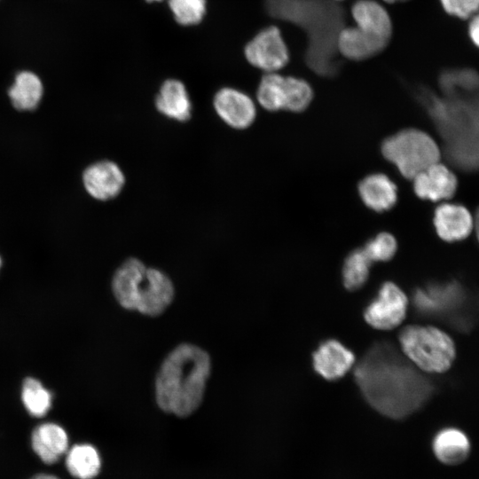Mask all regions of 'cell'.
Here are the masks:
<instances>
[{"instance_id": "1", "label": "cell", "mask_w": 479, "mask_h": 479, "mask_svg": "<svg viewBox=\"0 0 479 479\" xmlns=\"http://www.w3.org/2000/svg\"><path fill=\"white\" fill-rule=\"evenodd\" d=\"M420 372L391 346L378 344L357 366L355 375L371 405L386 416L402 419L419 409L432 391Z\"/></svg>"}, {"instance_id": "2", "label": "cell", "mask_w": 479, "mask_h": 479, "mask_svg": "<svg viewBox=\"0 0 479 479\" xmlns=\"http://www.w3.org/2000/svg\"><path fill=\"white\" fill-rule=\"evenodd\" d=\"M210 370V357L205 350L188 343L176 347L156 376L159 407L179 417L191 415L202 402Z\"/></svg>"}, {"instance_id": "3", "label": "cell", "mask_w": 479, "mask_h": 479, "mask_svg": "<svg viewBox=\"0 0 479 479\" xmlns=\"http://www.w3.org/2000/svg\"><path fill=\"white\" fill-rule=\"evenodd\" d=\"M112 289L122 307L151 317L163 313L173 301L175 293L170 279L164 272L146 268L133 257L116 270Z\"/></svg>"}, {"instance_id": "4", "label": "cell", "mask_w": 479, "mask_h": 479, "mask_svg": "<svg viewBox=\"0 0 479 479\" xmlns=\"http://www.w3.org/2000/svg\"><path fill=\"white\" fill-rule=\"evenodd\" d=\"M399 342L408 361L421 373H444L457 357L454 339L437 326H407L399 334Z\"/></svg>"}, {"instance_id": "5", "label": "cell", "mask_w": 479, "mask_h": 479, "mask_svg": "<svg viewBox=\"0 0 479 479\" xmlns=\"http://www.w3.org/2000/svg\"><path fill=\"white\" fill-rule=\"evenodd\" d=\"M381 152L409 179L439 162L441 158L436 141L428 133L412 128L387 137L382 142Z\"/></svg>"}, {"instance_id": "6", "label": "cell", "mask_w": 479, "mask_h": 479, "mask_svg": "<svg viewBox=\"0 0 479 479\" xmlns=\"http://www.w3.org/2000/svg\"><path fill=\"white\" fill-rule=\"evenodd\" d=\"M244 57L255 68L273 73L287 65L290 54L279 28L269 26L247 43Z\"/></svg>"}, {"instance_id": "7", "label": "cell", "mask_w": 479, "mask_h": 479, "mask_svg": "<svg viewBox=\"0 0 479 479\" xmlns=\"http://www.w3.org/2000/svg\"><path fill=\"white\" fill-rule=\"evenodd\" d=\"M408 299L394 283L382 285L377 298L365 309L366 322L376 329L389 330L399 326L405 318Z\"/></svg>"}, {"instance_id": "8", "label": "cell", "mask_w": 479, "mask_h": 479, "mask_svg": "<svg viewBox=\"0 0 479 479\" xmlns=\"http://www.w3.org/2000/svg\"><path fill=\"white\" fill-rule=\"evenodd\" d=\"M213 106L224 123L237 130L248 128L256 115V108L252 98L233 87L219 89L214 95Z\"/></svg>"}, {"instance_id": "9", "label": "cell", "mask_w": 479, "mask_h": 479, "mask_svg": "<svg viewBox=\"0 0 479 479\" xmlns=\"http://www.w3.org/2000/svg\"><path fill=\"white\" fill-rule=\"evenodd\" d=\"M86 192L98 200L117 197L125 185V176L114 161L103 160L88 166L82 177Z\"/></svg>"}, {"instance_id": "10", "label": "cell", "mask_w": 479, "mask_h": 479, "mask_svg": "<svg viewBox=\"0 0 479 479\" xmlns=\"http://www.w3.org/2000/svg\"><path fill=\"white\" fill-rule=\"evenodd\" d=\"M433 223L438 237L449 243L462 241L474 231V216L459 203L440 204L435 209Z\"/></svg>"}, {"instance_id": "11", "label": "cell", "mask_w": 479, "mask_h": 479, "mask_svg": "<svg viewBox=\"0 0 479 479\" xmlns=\"http://www.w3.org/2000/svg\"><path fill=\"white\" fill-rule=\"evenodd\" d=\"M412 180L416 195L431 201L450 200L458 188L456 175L440 161L420 172Z\"/></svg>"}, {"instance_id": "12", "label": "cell", "mask_w": 479, "mask_h": 479, "mask_svg": "<svg viewBox=\"0 0 479 479\" xmlns=\"http://www.w3.org/2000/svg\"><path fill=\"white\" fill-rule=\"evenodd\" d=\"M155 107L169 119L181 122L188 121L192 105L185 83L175 78L165 80L155 97Z\"/></svg>"}, {"instance_id": "13", "label": "cell", "mask_w": 479, "mask_h": 479, "mask_svg": "<svg viewBox=\"0 0 479 479\" xmlns=\"http://www.w3.org/2000/svg\"><path fill=\"white\" fill-rule=\"evenodd\" d=\"M355 26L365 33L389 43L393 27L388 11L377 1L358 0L351 7Z\"/></svg>"}, {"instance_id": "14", "label": "cell", "mask_w": 479, "mask_h": 479, "mask_svg": "<svg viewBox=\"0 0 479 479\" xmlns=\"http://www.w3.org/2000/svg\"><path fill=\"white\" fill-rule=\"evenodd\" d=\"M354 361V354L335 340L323 342L313 354L315 370L330 381L342 377Z\"/></svg>"}, {"instance_id": "15", "label": "cell", "mask_w": 479, "mask_h": 479, "mask_svg": "<svg viewBox=\"0 0 479 479\" xmlns=\"http://www.w3.org/2000/svg\"><path fill=\"white\" fill-rule=\"evenodd\" d=\"M31 445L42 461L52 464L67 453L68 436L60 425L54 422H44L33 430Z\"/></svg>"}, {"instance_id": "16", "label": "cell", "mask_w": 479, "mask_h": 479, "mask_svg": "<svg viewBox=\"0 0 479 479\" xmlns=\"http://www.w3.org/2000/svg\"><path fill=\"white\" fill-rule=\"evenodd\" d=\"M389 43L373 36L356 26L342 28L337 36L340 53L350 60L360 61L382 51Z\"/></svg>"}, {"instance_id": "17", "label": "cell", "mask_w": 479, "mask_h": 479, "mask_svg": "<svg viewBox=\"0 0 479 479\" xmlns=\"http://www.w3.org/2000/svg\"><path fill=\"white\" fill-rule=\"evenodd\" d=\"M358 192L363 202L371 209L382 212L390 209L397 202L395 184L384 174H372L361 180Z\"/></svg>"}, {"instance_id": "18", "label": "cell", "mask_w": 479, "mask_h": 479, "mask_svg": "<svg viewBox=\"0 0 479 479\" xmlns=\"http://www.w3.org/2000/svg\"><path fill=\"white\" fill-rule=\"evenodd\" d=\"M470 441L465 432L457 428L440 430L433 440V452L439 461L446 465L463 462L470 452Z\"/></svg>"}, {"instance_id": "19", "label": "cell", "mask_w": 479, "mask_h": 479, "mask_svg": "<svg viewBox=\"0 0 479 479\" xmlns=\"http://www.w3.org/2000/svg\"><path fill=\"white\" fill-rule=\"evenodd\" d=\"M43 93L40 78L34 73H19L8 95L12 106L20 111H31L37 107Z\"/></svg>"}, {"instance_id": "20", "label": "cell", "mask_w": 479, "mask_h": 479, "mask_svg": "<svg viewBox=\"0 0 479 479\" xmlns=\"http://www.w3.org/2000/svg\"><path fill=\"white\" fill-rule=\"evenodd\" d=\"M66 467L77 479H93L100 471V455L91 444H75L66 453Z\"/></svg>"}, {"instance_id": "21", "label": "cell", "mask_w": 479, "mask_h": 479, "mask_svg": "<svg viewBox=\"0 0 479 479\" xmlns=\"http://www.w3.org/2000/svg\"><path fill=\"white\" fill-rule=\"evenodd\" d=\"M20 398L26 411L35 418L45 416L52 406L51 392L34 377H27L23 381Z\"/></svg>"}, {"instance_id": "22", "label": "cell", "mask_w": 479, "mask_h": 479, "mask_svg": "<svg viewBox=\"0 0 479 479\" xmlns=\"http://www.w3.org/2000/svg\"><path fill=\"white\" fill-rule=\"evenodd\" d=\"M285 76L278 72L265 73L256 90L258 103L268 111L284 109Z\"/></svg>"}, {"instance_id": "23", "label": "cell", "mask_w": 479, "mask_h": 479, "mask_svg": "<svg viewBox=\"0 0 479 479\" xmlns=\"http://www.w3.org/2000/svg\"><path fill=\"white\" fill-rule=\"evenodd\" d=\"M372 263L363 247L353 250L343 265L344 286L349 290L360 288L369 277Z\"/></svg>"}, {"instance_id": "24", "label": "cell", "mask_w": 479, "mask_h": 479, "mask_svg": "<svg viewBox=\"0 0 479 479\" xmlns=\"http://www.w3.org/2000/svg\"><path fill=\"white\" fill-rule=\"evenodd\" d=\"M313 98L310 85L303 79L285 76L284 109L298 113L305 110Z\"/></svg>"}, {"instance_id": "25", "label": "cell", "mask_w": 479, "mask_h": 479, "mask_svg": "<svg viewBox=\"0 0 479 479\" xmlns=\"http://www.w3.org/2000/svg\"><path fill=\"white\" fill-rule=\"evenodd\" d=\"M175 21L184 27L200 24L207 13V0H168Z\"/></svg>"}, {"instance_id": "26", "label": "cell", "mask_w": 479, "mask_h": 479, "mask_svg": "<svg viewBox=\"0 0 479 479\" xmlns=\"http://www.w3.org/2000/svg\"><path fill=\"white\" fill-rule=\"evenodd\" d=\"M363 248L373 263L386 262L394 256L397 245L393 235L381 232L370 240Z\"/></svg>"}, {"instance_id": "27", "label": "cell", "mask_w": 479, "mask_h": 479, "mask_svg": "<svg viewBox=\"0 0 479 479\" xmlns=\"http://www.w3.org/2000/svg\"><path fill=\"white\" fill-rule=\"evenodd\" d=\"M443 10L459 20H468L479 12V0H439Z\"/></svg>"}, {"instance_id": "28", "label": "cell", "mask_w": 479, "mask_h": 479, "mask_svg": "<svg viewBox=\"0 0 479 479\" xmlns=\"http://www.w3.org/2000/svg\"><path fill=\"white\" fill-rule=\"evenodd\" d=\"M467 35L471 43L479 49V12L469 19Z\"/></svg>"}, {"instance_id": "29", "label": "cell", "mask_w": 479, "mask_h": 479, "mask_svg": "<svg viewBox=\"0 0 479 479\" xmlns=\"http://www.w3.org/2000/svg\"><path fill=\"white\" fill-rule=\"evenodd\" d=\"M474 231L479 242V208H477L475 216L474 217Z\"/></svg>"}, {"instance_id": "30", "label": "cell", "mask_w": 479, "mask_h": 479, "mask_svg": "<svg viewBox=\"0 0 479 479\" xmlns=\"http://www.w3.org/2000/svg\"><path fill=\"white\" fill-rule=\"evenodd\" d=\"M31 479H59V478L52 475L40 474V475H35Z\"/></svg>"}, {"instance_id": "31", "label": "cell", "mask_w": 479, "mask_h": 479, "mask_svg": "<svg viewBox=\"0 0 479 479\" xmlns=\"http://www.w3.org/2000/svg\"><path fill=\"white\" fill-rule=\"evenodd\" d=\"M388 4H395V3H398V2H404V1H407V0H382Z\"/></svg>"}, {"instance_id": "32", "label": "cell", "mask_w": 479, "mask_h": 479, "mask_svg": "<svg viewBox=\"0 0 479 479\" xmlns=\"http://www.w3.org/2000/svg\"><path fill=\"white\" fill-rule=\"evenodd\" d=\"M146 2L148 3H153V2H160V1H162V0H145Z\"/></svg>"}, {"instance_id": "33", "label": "cell", "mask_w": 479, "mask_h": 479, "mask_svg": "<svg viewBox=\"0 0 479 479\" xmlns=\"http://www.w3.org/2000/svg\"><path fill=\"white\" fill-rule=\"evenodd\" d=\"M2 264H3V261H2V258H1V255H0V270H1Z\"/></svg>"}, {"instance_id": "34", "label": "cell", "mask_w": 479, "mask_h": 479, "mask_svg": "<svg viewBox=\"0 0 479 479\" xmlns=\"http://www.w3.org/2000/svg\"><path fill=\"white\" fill-rule=\"evenodd\" d=\"M336 1H342V0H336Z\"/></svg>"}]
</instances>
